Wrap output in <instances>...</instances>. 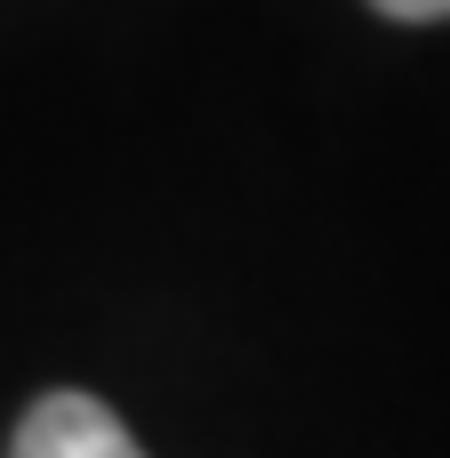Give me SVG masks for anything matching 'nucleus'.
Masks as SVG:
<instances>
[{
	"label": "nucleus",
	"instance_id": "obj_1",
	"mask_svg": "<svg viewBox=\"0 0 450 458\" xmlns=\"http://www.w3.org/2000/svg\"><path fill=\"white\" fill-rule=\"evenodd\" d=\"M8 458H145L129 443V427L97 403V394H40L16 419Z\"/></svg>",
	"mask_w": 450,
	"mask_h": 458
},
{
	"label": "nucleus",
	"instance_id": "obj_2",
	"mask_svg": "<svg viewBox=\"0 0 450 458\" xmlns=\"http://www.w3.org/2000/svg\"><path fill=\"white\" fill-rule=\"evenodd\" d=\"M378 16H403V24H435V16H450V0H370Z\"/></svg>",
	"mask_w": 450,
	"mask_h": 458
}]
</instances>
